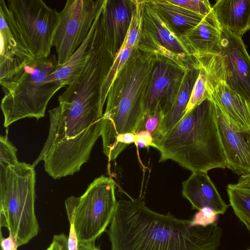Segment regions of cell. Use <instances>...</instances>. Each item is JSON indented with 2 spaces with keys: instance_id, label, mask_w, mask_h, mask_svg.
<instances>
[{
  "instance_id": "cell-1",
  "label": "cell",
  "mask_w": 250,
  "mask_h": 250,
  "mask_svg": "<svg viewBox=\"0 0 250 250\" xmlns=\"http://www.w3.org/2000/svg\"><path fill=\"white\" fill-rule=\"evenodd\" d=\"M109 226L111 250H216L222 235L217 223L192 226L190 220L158 213L139 198L117 201Z\"/></svg>"
},
{
  "instance_id": "cell-2",
  "label": "cell",
  "mask_w": 250,
  "mask_h": 250,
  "mask_svg": "<svg viewBox=\"0 0 250 250\" xmlns=\"http://www.w3.org/2000/svg\"><path fill=\"white\" fill-rule=\"evenodd\" d=\"M156 58V54L134 47L109 89L101 135L109 161L121 153L123 135L143 129L144 101Z\"/></svg>"
},
{
  "instance_id": "cell-3",
  "label": "cell",
  "mask_w": 250,
  "mask_h": 250,
  "mask_svg": "<svg viewBox=\"0 0 250 250\" xmlns=\"http://www.w3.org/2000/svg\"><path fill=\"white\" fill-rule=\"evenodd\" d=\"M159 162L171 160L192 172L226 168L216 120V105L207 99L185 113L154 143Z\"/></svg>"
},
{
  "instance_id": "cell-4",
  "label": "cell",
  "mask_w": 250,
  "mask_h": 250,
  "mask_svg": "<svg viewBox=\"0 0 250 250\" xmlns=\"http://www.w3.org/2000/svg\"><path fill=\"white\" fill-rule=\"evenodd\" d=\"M58 66L55 54L35 58L18 71L0 79L4 94L0 105L4 127L23 118L39 120L44 116L49 100L63 87L53 80Z\"/></svg>"
},
{
  "instance_id": "cell-5",
  "label": "cell",
  "mask_w": 250,
  "mask_h": 250,
  "mask_svg": "<svg viewBox=\"0 0 250 250\" xmlns=\"http://www.w3.org/2000/svg\"><path fill=\"white\" fill-rule=\"evenodd\" d=\"M34 167L24 162L0 165V226L17 239L19 247L27 244L39 233L35 210Z\"/></svg>"
},
{
  "instance_id": "cell-6",
  "label": "cell",
  "mask_w": 250,
  "mask_h": 250,
  "mask_svg": "<svg viewBox=\"0 0 250 250\" xmlns=\"http://www.w3.org/2000/svg\"><path fill=\"white\" fill-rule=\"evenodd\" d=\"M115 189L114 181L102 175L82 196L66 199L68 220L74 225L79 243H95L106 230L117 206Z\"/></svg>"
},
{
  "instance_id": "cell-7",
  "label": "cell",
  "mask_w": 250,
  "mask_h": 250,
  "mask_svg": "<svg viewBox=\"0 0 250 250\" xmlns=\"http://www.w3.org/2000/svg\"><path fill=\"white\" fill-rule=\"evenodd\" d=\"M6 3L34 57H49L59 12L42 0H8Z\"/></svg>"
},
{
  "instance_id": "cell-8",
  "label": "cell",
  "mask_w": 250,
  "mask_h": 250,
  "mask_svg": "<svg viewBox=\"0 0 250 250\" xmlns=\"http://www.w3.org/2000/svg\"><path fill=\"white\" fill-rule=\"evenodd\" d=\"M105 0H68L58 13L52 38L58 65L64 64L87 36Z\"/></svg>"
},
{
  "instance_id": "cell-9",
  "label": "cell",
  "mask_w": 250,
  "mask_h": 250,
  "mask_svg": "<svg viewBox=\"0 0 250 250\" xmlns=\"http://www.w3.org/2000/svg\"><path fill=\"white\" fill-rule=\"evenodd\" d=\"M193 62L156 54L144 101L145 120L154 115L163 117L167 113Z\"/></svg>"
},
{
  "instance_id": "cell-10",
  "label": "cell",
  "mask_w": 250,
  "mask_h": 250,
  "mask_svg": "<svg viewBox=\"0 0 250 250\" xmlns=\"http://www.w3.org/2000/svg\"><path fill=\"white\" fill-rule=\"evenodd\" d=\"M141 25L135 47L157 55L191 62L193 57L177 35L150 0H140Z\"/></svg>"
},
{
  "instance_id": "cell-11",
  "label": "cell",
  "mask_w": 250,
  "mask_h": 250,
  "mask_svg": "<svg viewBox=\"0 0 250 250\" xmlns=\"http://www.w3.org/2000/svg\"><path fill=\"white\" fill-rule=\"evenodd\" d=\"M221 52L209 55L213 65L227 85L250 103V56L242 38L221 29Z\"/></svg>"
},
{
  "instance_id": "cell-12",
  "label": "cell",
  "mask_w": 250,
  "mask_h": 250,
  "mask_svg": "<svg viewBox=\"0 0 250 250\" xmlns=\"http://www.w3.org/2000/svg\"><path fill=\"white\" fill-rule=\"evenodd\" d=\"M206 70L209 98L219 107L237 129H250V103L232 90L219 76L209 55L194 58Z\"/></svg>"
},
{
  "instance_id": "cell-13",
  "label": "cell",
  "mask_w": 250,
  "mask_h": 250,
  "mask_svg": "<svg viewBox=\"0 0 250 250\" xmlns=\"http://www.w3.org/2000/svg\"><path fill=\"white\" fill-rule=\"evenodd\" d=\"M0 79H2L20 70L35 57L4 0H0Z\"/></svg>"
},
{
  "instance_id": "cell-14",
  "label": "cell",
  "mask_w": 250,
  "mask_h": 250,
  "mask_svg": "<svg viewBox=\"0 0 250 250\" xmlns=\"http://www.w3.org/2000/svg\"><path fill=\"white\" fill-rule=\"evenodd\" d=\"M215 105L217 127L226 168L238 175L250 174V129H237Z\"/></svg>"
},
{
  "instance_id": "cell-15",
  "label": "cell",
  "mask_w": 250,
  "mask_h": 250,
  "mask_svg": "<svg viewBox=\"0 0 250 250\" xmlns=\"http://www.w3.org/2000/svg\"><path fill=\"white\" fill-rule=\"evenodd\" d=\"M136 0H105L103 10L109 49L115 57L126 38Z\"/></svg>"
},
{
  "instance_id": "cell-16",
  "label": "cell",
  "mask_w": 250,
  "mask_h": 250,
  "mask_svg": "<svg viewBox=\"0 0 250 250\" xmlns=\"http://www.w3.org/2000/svg\"><path fill=\"white\" fill-rule=\"evenodd\" d=\"M182 193L189 202L193 209L199 210L209 207L219 215L224 214L228 208L208 172H192L182 183Z\"/></svg>"
},
{
  "instance_id": "cell-17",
  "label": "cell",
  "mask_w": 250,
  "mask_h": 250,
  "mask_svg": "<svg viewBox=\"0 0 250 250\" xmlns=\"http://www.w3.org/2000/svg\"><path fill=\"white\" fill-rule=\"evenodd\" d=\"M221 29L217 21L205 18L181 37L192 57L219 54L221 52Z\"/></svg>"
},
{
  "instance_id": "cell-18",
  "label": "cell",
  "mask_w": 250,
  "mask_h": 250,
  "mask_svg": "<svg viewBox=\"0 0 250 250\" xmlns=\"http://www.w3.org/2000/svg\"><path fill=\"white\" fill-rule=\"evenodd\" d=\"M212 10L221 29L241 38L250 29V0H218Z\"/></svg>"
},
{
  "instance_id": "cell-19",
  "label": "cell",
  "mask_w": 250,
  "mask_h": 250,
  "mask_svg": "<svg viewBox=\"0 0 250 250\" xmlns=\"http://www.w3.org/2000/svg\"><path fill=\"white\" fill-rule=\"evenodd\" d=\"M199 69L194 61L184 78L176 98L167 113L161 118L155 131L152 134L153 143L172 129L186 113L191 92L198 76Z\"/></svg>"
},
{
  "instance_id": "cell-20",
  "label": "cell",
  "mask_w": 250,
  "mask_h": 250,
  "mask_svg": "<svg viewBox=\"0 0 250 250\" xmlns=\"http://www.w3.org/2000/svg\"><path fill=\"white\" fill-rule=\"evenodd\" d=\"M101 11L95 19L84 40L70 59L64 64L58 65L57 69L53 73V80L63 87L71 84L83 68L88 58L90 45L94 37L98 17Z\"/></svg>"
},
{
  "instance_id": "cell-21",
  "label": "cell",
  "mask_w": 250,
  "mask_h": 250,
  "mask_svg": "<svg viewBox=\"0 0 250 250\" xmlns=\"http://www.w3.org/2000/svg\"><path fill=\"white\" fill-rule=\"evenodd\" d=\"M150 0L179 36L194 28L205 18L168 0Z\"/></svg>"
},
{
  "instance_id": "cell-22",
  "label": "cell",
  "mask_w": 250,
  "mask_h": 250,
  "mask_svg": "<svg viewBox=\"0 0 250 250\" xmlns=\"http://www.w3.org/2000/svg\"><path fill=\"white\" fill-rule=\"evenodd\" d=\"M227 191L234 213L250 232V188L229 184Z\"/></svg>"
},
{
  "instance_id": "cell-23",
  "label": "cell",
  "mask_w": 250,
  "mask_h": 250,
  "mask_svg": "<svg viewBox=\"0 0 250 250\" xmlns=\"http://www.w3.org/2000/svg\"><path fill=\"white\" fill-rule=\"evenodd\" d=\"M133 49L122 46L115 57L111 66L101 88V100L104 104L109 89L115 79L129 58Z\"/></svg>"
},
{
  "instance_id": "cell-24",
  "label": "cell",
  "mask_w": 250,
  "mask_h": 250,
  "mask_svg": "<svg viewBox=\"0 0 250 250\" xmlns=\"http://www.w3.org/2000/svg\"><path fill=\"white\" fill-rule=\"evenodd\" d=\"M194 61L195 64L199 69V73L193 87L190 99L187 106L186 113L191 110L193 107L201 103L206 99H209L207 89V71L194 59Z\"/></svg>"
},
{
  "instance_id": "cell-25",
  "label": "cell",
  "mask_w": 250,
  "mask_h": 250,
  "mask_svg": "<svg viewBox=\"0 0 250 250\" xmlns=\"http://www.w3.org/2000/svg\"><path fill=\"white\" fill-rule=\"evenodd\" d=\"M141 19L140 0H136L130 26L122 46L131 49L136 46L140 35Z\"/></svg>"
},
{
  "instance_id": "cell-26",
  "label": "cell",
  "mask_w": 250,
  "mask_h": 250,
  "mask_svg": "<svg viewBox=\"0 0 250 250\" xmlns=\"http://www.w3.org/2000/svg\"><path fill=\"white\" fill-rule=\"evenodd\" d=\"M168 0L172 3L192 12L217 21L212 10V7L208 0Z\"/></svg>"
},
{
  "instance_id": "cell-27",
  "label": "cell",
  "mask_w": 250,
  "mask_h": 250,
  "mask_svg": "<svg viewBox=\"0 0 250 250\" xmlns=\"http://www.w3.org/2000/svg\"><path fill=\"white\" fill-rule=\"evenodd\" d=\"M17 149L9 141L8 138V129L5 135L0 137V164L5 165H14L19 161L17 157Z\"/></svg>"
},
{
  "instance_id": "cell-28",
  "label": "cell",
  "mask_w": 250,
  "mask_h": 250,
  "mask_svg": "<svg viewBox=\"0 0 250 250\" xmlns=\"http://www.w3.org/2000/svg\"><path fill=\"white\" fill-rule=\"evenodd\" d=\"M218 214L209 207H204L194 214L191 220L192 226L207 227L216 223Z\"/></svg>"
},
{
  "instance_id": "cell-29",
  "label": "cell",
  "mask_w": 250,
  "mask_h": 250,
  "mask_svg": "<svg viewBox=\"0 0 250 250\" xmlns=\"http://www.w3.org/2000/svg\"><path fill=\"white\" fill-rule=\"evenodd\" d=\"M135 144L140 147H154L152 134L147 130H141L136 134Z\"/></svg>"
},
{
  "instance_id": "cell-30",
  "label": "cell",
  "mask_w": 250,
  "mask_h": 250,
  "mask_svg": "<svg viewBox=\"0 0 250 250\" xmlns=\"http://www.w3.org/2000/svg\"><path fill=\"white\" fill-rule=\"evenodd\" d=\"M0 249L2 250H17L19 247L16 238L14 234L9 231L8 237L4 238L0 232Z\"/></svg>"
},
{
  "instance_id": "cell-31",
  "label": "cell",
  "mask_w": 250,
  "mask_h": 250,
  "mask_svg": "<svg viewBox=\"0 0 250 250\" xmlns=\"http://www.w3.org/2000/svg\"><path fill=\"white\" fill-rule=\"evenodd\" d=\"M67 242L68 236L62 233L53 236L52 243L55 250H68Z\"/></svg>"
},
{
  "instance_id": "cell-32",
  "label": "cell",
  "mask_w": 250,
  "mask_h": 250,
  "mask_svg": "<svg viewBox=\"0 0 250 250\" xmlns=\"http://www.w3.org/2000/svg\"><path fill=\"white\" fill-rule=\"evenodd\" d=\"M161 118L160 115H154L146 118L143 130H147L152 134L156 129Z\"/></svg>"
},
{
  "instance_id": "cell-33",
  "label": "cell",
  "mask_w": 250,
  "mask_h": 250,
  "mask_svg": "<svg viewBox=\"0 0 250 250\" xmlns=\"http://www.w3.org/2000/svg\"><path fill=\"white\" fill-rule=\"evenodd\" d=\"M70 228L69 235L68 236V250H78V240L76 232L72 223H69Z\"/></svg>"
},
{
  "instance_id": "cell-34",
  "label": "cell",
  "mask_w": 250,
  "mask_h": 250,
  "mask_svg": "<svg viewBox=\"0 0 250 250\" xmlns=\"http://www.w3.org/2000/svg\"><path fill=\"white\" fill-rule=\"evenodd\" d=\"M236 184L242 188H250V174L241 175Z\"/></svg>"
},
{
  "instance_id": "cell-35",
  "label": "cell",
  "mask_w": 250,
  "mask_h": 250,
  "mask_svg": "<svg viewBox=\"0 0 250 250\" xmlns=\"http://www.w3.org/2000/svg\"><path fill=\"white\" fill-rule=\"evenodd\" d=\"M78 250H101L95 243H79Z\"/></svg>"
},
{
  "instance_id": "cell-36",
  "label": "cell",
  "mask_w": 250,
  "mask_h": 250,
  "mask_svg": "<svg viewBox=\"0 0 250 250\" xmlns=\"http://www.w3.org/2000/svg\"><path fill=\"white\" fill-rule=\"evenodd\" d=\"M46 250H55L53 244L51 243Z\"/></svg>"
},
{
  "instance_id": "cell-37",
  "label": "cell",
  "mask_w": 250,
  "mask_h": 250,
  "mask_svg": "<svg viewBox=\"0 0 250 250\" xmlns=\"http://www.w3.org/2000/svg\"><path fill=\"white\" fill-rule=\"evenodd\" d=\"M250 250V248H249V249H245V250Z\"/></svg>"
}]
</instances>
